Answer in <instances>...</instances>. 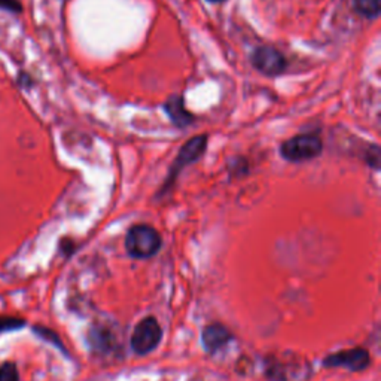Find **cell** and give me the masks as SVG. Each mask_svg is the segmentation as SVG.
<instances>
[{
    "instance_id": "cell-1",
    "label": "cell",
    "mask_w": 381,
    "mask_h": 381,
    "mask_svg": "<svg viewBox=\"0 0 381 381\" xmlns=\"http://www.w3.org/2000/svg\"><path fill=\"white\" fill-rule=\"evenodd\" d=\"M161 236L149 225L132 226L125 237V249L130 256L145 259L154 256L161 247Z\"/></svg>"
},
{
    "instance_id": "cell-2",
    "label": "cell",
    "mask_w": 381,
    "mask_h": 381,
    "mask_svg": "<svg viewBox=\"0 0 381 381\" xmlns=\"http://www.w3.org/2000/svg\"><path fill=\"white\" fill-rule=\"evenodd\" d=\"M322 147V140L316 135H300L281 145L280 154L291 162H303L319 157Z\"/></svg>"
},
{
    "instance_id": "cell-3",
    "label": "cell",
    "mask_w": 381,
    "mask_h": 381,
    "mask_svg": "<svg viewBox=\"0 0 381 381\" xmlns=\"http://www.w3.org/2000/svg\"><path fill=\"white\" fill-rule=\"evenodd\" d=\"M162 338V329L157 319L146 318L135 329L131 335V347L137 355L152 352Z\"/></svg>"
},
{
    "instance_id": "cell-4",
    "label": "cell",
    "mask_w": 381,
    "mask_h": 381,
    "mask_svg": "<svg viewBox=\"0 0 381 381\" xmlns=\"http://www.w3.org/2000/svg\"><path fill=\"white\" fill-rule=\"evenodd\" d=\"M254 68L265 76H277L286 69V60L273 46H259L252 54Z\"/></svg>"
},
{
    "instance_id": "cell-5",
    "label": "cell",
    "mask_w": 381,
    "mask_h": 381,
    "mask_svg": "<svg viewBox=\"0 0 381 381\" xmlns=\"http://www.w3.org/2000/svg\"><path fill=\"white\" fill-rule=\"evenodd\" d=\"M326 367H343L350 371H362L370 365V355L363 349H352L330 355L325 360Z\"/></svg>"
},
{
    "instance_id": "cell-6",
    "label": "cell",
    "mask_w": 381,
    "mask_h": 381,
    "mask_svg": "<svg viewBox=\"0 0 381 381\" xmlns=\"http://www.w3.org/2000/svg\"><path fill=\"white\" fill-rule=\"evenodd\" d=\"M207 145V137L206 136H197L192 140H189L184 147L180 149V152L173 164V167L170 170V177H169V184L172 185L173 179L179 174L182 169H185L187 165L194 162L195 160L200 158L204 154V149Z\"/></svg>"
},
{
    "instance_id": "cell-7",
    "label": "cell",
    "mask_w": 381,
    "mask_h": 381,
    "mask_svg": "<svg viewBox=\"0 0 381 381\" xmlns=\"http://www.w3.org/2000/svg\"><path fill=\"white\" fill-rule=\"evenodd\" d=\"M229 338L231 335L226 330V328H224L219 323L207 326L203 333V344L206 347V350L209 352L219 350L221 347H224L229 341Z\"/></svg>"
},
{
    "instance_id": "cell-8",
    "label": "cell",
    "mask_w": 381,
    "mask_h": 381,
    "mask_svg": "<svg viewBox=\"0 0 381 381\" xmlns=\"http://www.w3.org/2000/svg\"><path fill=\"white\" fill-rule=\"evenodd\" d=\"M165 110H167L170 120L177 127H185L192 121L189 112L185 109L184 98L182 97H172L170 100L165 103Z\"/></svg>"
},
{
    "instance_id": "cell-9",
    "label": "cell",
    "mask_w": 381,
    "mask_h": 381,
    "mask_svg": "<svg viewBox=\"0 0 381 381\" xmlns=\"http://www.w3.org/2000/svg\"><path fill=\"white\" fill-rule=\"evenodd\" d=\"M355 11L365 19H377L381 11L380 0H353Z\"/></svg>"
},
{
    "instance_id": "cell-10",
    "label": "cell",
    "mask_w": 381,
    "mask_h": 381,
    "mask_svg": "<svg viewBox=\"0 0 381 381\" xmlns=\"http://www.w3.org/2000/svg\"><path fill=\"white\" fill-rule=\"evenodd\" d=\"M0 381H19V370L14 363L8 362L0 367Z\"/></svg>"
},
{
    "instance_id": "cell-11",
    "label": "cell",
    "mask_w": 381,
    "mask_h": 381,
    "mask_svg": "<svg viewBox=\"0 0 381 381\" xmlns=\"http://www.w3.org/2000/svg\"><path fill=\"white\" fill-rule=\"evenodd\" d=\"M0 9L9 12H20L21 4L20 0H0Z\"/></svg>"
},
{
    "instance_id": "cell-12",
    "label": "cell",
    "mask_w": 381,
    "mask_h": 381,
    "mask_svg": "<svg viewBox=\"0 0 381 381\" xmlns=\"http://www.w3.org/2000/svg\"><path fill=\"white\" fill-rule=\"evenodd\" d=\"M24 322L23 320H16V319H0V330H5V329H15V328H20L23 326Z\"/></svg>"
},
{
    "instance_id": "cell-13",
    "label": "cell",
    "mask_w": 381,
    "mask_h": 381,
    "mask_svg": "<svg viewBox=\"0 0 381 381\" xmlns=\"http://www.w3.org/2000/svg\"><path fill=\"white\" fill-rule=\"evenodd\" d=\"M209 2H213V4H218V2H224V0H209Z\"/></svg>"
}]
</instances>
